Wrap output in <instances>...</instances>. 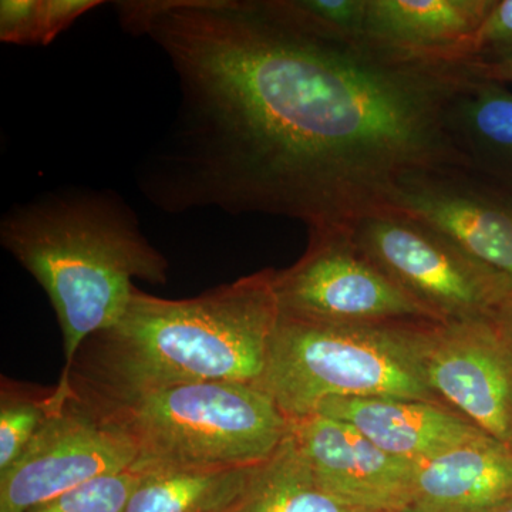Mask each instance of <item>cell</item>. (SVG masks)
Here are the masks:
<instances>
[{
	"label": "cell",
	"mask_w": 512,
	"mask_h": 512,
	"mask_svg": "<svg viewBox=\"0 0 512 512\" xmlns=\"http://www.w3.org/2000/svg\"><path fill=\"white\" fill-rule=\"evenodd\" d=\"M117 12L180 87L173 130L138 177L161 210L350 228L392 211L412 171L468 170L447 126L463 66L319 35L275 0H133Z\"/></svg>",
	"instance_id": "cell-1"
},
{
	"label": "cell",
	"mask_w": 512,
	"mask_h": 512,
	"mask_svg": "<svg viewBox=\"0 0 512 512\" xmlns=\"http://www.w3.org/2000/svg\"><path fill=\"white\" fill-rule=\"evenodd\" d=\"M274 276L262 269L187 299L136 286L120 319L77 353L73 393L107 403L180 384H258L281 318Z\"/></svg>",
	"instance_id": "cell-2"
},
{
	"label": "cell",
	"mask_w": 512,
	"mask_h": 512,
	"mask_svg": "<svg viewBox=\"0 0 512 512\" xmlns=\"http://www.w3.org/2000/svg\"><path fill=\"white\" fill-rule=\"evenodd\" d=\"M0 242L45 289L63 336L57 394H72L70 370L87 339L126 311L134 279L165 285L167 258L141 231L116 192L66 190L18 205L3 217Z\"/></svg>",
	"instance_id": "cell-3"
},
{
	"label": "cell",
	"mask_w": 512,
	"mask_h": 512,
	"mask_svg": "<svg viewBox=\"0 0 512 512\" xmlns=\"http://www.w3.org/2000/svg\"><path fill=\"white\" fill-rule=\"evenodd\" d=\"M420 323H328L281 315L256 386L289 421L311 416L333 397L444 404L424 379Z\"/></svg>",
	"instance_id": "cell-4"
},
{
	"label": "cell",
	"mask_w": 512,
	"mask_h": 512,
	"mask_svg": "<svg viewBox=\"0 0 512 512\" xmlns=\"http://www.w3.org/2000/svg\"><path fill=\"white\" fill-rule=\"evenodd\" d=\"M86 403L136 444L134 470L254 466L268 460L291 429L256 384H180L117 402Z\"/></svg>",
	"instance_id": "cell-5"
},
{
	"label": "cell",
	"mask_w": 512,
	"mask_h": 512,
	"mask_svg": "<svg viewBox=\"0 0 512 512\" xmlns=\"http://www.w3.org/2000/svg\"><path fill=\"white\" fill-rule=\"evenodd\" d=\"M349 229L357 248L441 322H500L512 308L511 279L403 212H377Z\"/></svg>",
	"instance_id": "cell-6"
},
{
	"label": "cell",
	"mask_w": 512,
	"mask_h": 512,
	"mask_svg": "<svg viewBox=\"0 0 512 512\" xmlns=\"http://www.w3.org/2000/svg\"><path fill=\"white\" fill-rule=\"evenodd\" d=\"M279 311L328 323L441 322L355 244L349 227L313 229L305 254L275 271Z\"/></svg>",
	"instance_id": "cell-7"
},
{
	"label": "cell",
	"mask_w": 512,
	"mask_h": 512,
	"mask_svg": "<svg viewBox=\"0 0 512 512\" xmlns=\"http://www.w3.org/2000/svg\"><path fill=\"white\" fill-rule=\"evenodd\" d=\"M136 444L73 393L0 473V512H29L97 478L136 466Z\"/></svg>",
	"instance_id": "cell-8"
},
{
	"label": "cell",
	"mask_w": 512,
	"mask_h": 512,
	"mask_svg": "<svg viewBox=\"0 0 512 512\" xmlns=\"http://www.w3.org/2000/svg\"><path fill=\"white\" fill-rule=\"evenodd\" d=\"M417 352L431 392L512 448V348L498 322H421Z\"/></svg>",
	"instance_id": "cell-9"
},
{
	"label": "cell",
	"mask_w": 512,
	"mask_h": 512,
	"mask_svg": "<svg viewBox=\"0 0 512 512\" xmlns=\"http://www.w3.org/2000/svg\"><path fill=\"white\" fill-rule=\"evenodd\" d=\"M392 208L512 281L510 191L466 168L412 171L397 183Z\"/></svg>",
	"instance_id": "cell-10"
},
{
	"label": "cell",
	"mask_w": 512,
	"mask_h": 512,
	"mask_svg": "<svg viewBox=\"0 0 512 512\" xmlns=\"http://www.w3.org/2000/svg\"><path fill=\"white\" fill-rule=\"evenodd\" d=\"M289 424L330 497L356 512H410L417 463L384 453L345 421L315 413Z\"/></svg>",
	"instance_id": "cell-11"
},
{
	"label": "cell",
	"mask_w": 512,
	"mask_h": 512,
	"mask_svg": "<svg viewBox=\"0 0 512 512\" xmlns=\"http://www.w3.org/2000/svg\"><path fill=\"white\" fill-rule=\"evenodd\" d=\"M315 413L345 421L384 453L413 463L487 434L446 404L423 400L333 397Z\"/></svg>",
	"instance_id": "cell-12"
},
{
	"label": "cell",
	"mask_w": 512,
	"mask_h": 512,
	"mask_svg": "<svg viewBox=\"0 0 512 512\" xmlns=\"http://www.w3.org/2000/svg\"><path fill=\"white\" fill-rule=\"evenodd\" d=\"M512 497V448L484 434L417 463L410 512H478Z\"/></svg>",
	"instance_id": "cell-13"
},
{
	"label": "cell",
	"mask_w": 512,
	"mask_h": 512,
	"mask_svg": "<svg viewBox=\"0 0 512 512\" xmlns=\"http://www.w3.org/2000/svg\"><path fill=\"white\" fill-rule=\"evenodd\" d=\"M495 0H367L365 37L403 55L444 63Z\"/></svg>",
	"instance_id": "cell-14"
},
{
	"label": "cell",
	"mask_w": 512,
	"mask_h": 512,
	"mask_svg": "<svg viewBox=\"0 0 512 512\" xmlns=\"http://www.w3.org/2000/svg\"><path fill=\"white\" fill-rule=\"evenodd\" d=\"M447 126L468 171L512 191L510 90L503 84L468 74L466 83L451 101Z\"/></svg>",
	"instance_id": "cell-15"
},
{
	"label": "cell",
	"mask_w": 512,
	"mask_h": 512,
	"mask_svg": "<svg viewBox=\"0 0 512 512\" xmlns=\"http://www.w3.org/2000/svg\"><path fill=\"white\" fill-rule=\"evenodd\" d=\"M259 464L140 470L143 477L124 512H234Z\"/></svg>",
	"instance_id": "cell-16"
},
{
	"label": "cell",
	"mask_w": 512,
	"mask_h": 512,
	"mask_svg": "<svg viewBox=\"0 0 512 512\" xmlns=\"http://www.w3.org/2000/svg\"><path fill=\"white\" fill-rule=\"evenodd\" d=\"M234 512H356L322 490L291 429L284 443L262 461Z\"/></svg>",
	"instance_id": "cell-17"
},
{
	"label": "cell",
	"mask_w": 512,
	"mask_h": 512,
	"mask_svg": "<svg viewBox=\"0 0 512 512\" xmlns=\"http://www.w3.org/2000/svg\"><path fill=\"white\" fill-rule=\"evenodd\" d=\"M52 389L13 382L2 377L0 386V473L22 456L40 427L60 404Z\"/></svg>",
	"instance_id": "cell-18"
},
{
	"label": "cell",
	"mask_w": 512,
	"mask_h": 512,
	"mask_svg": "<svg viewBox=\"0 0 512 512\" xmlns=\"http://www.w3.org/2000/svg\"><path fill=\"white\" fill-rule=\"evenodd\" d=\"M99 5L96 0H2L0 40L10 45H50L80 16Z\"/></svg>",
	"instance_id": "cell-19"
},
{
	"label": "cell",
	"mask_w": 512,
	"mask_h": 512,
	"mask_svg": "<svg viewBox=\"0 0 512 512\" xmlns=\"http://www.w3.org/2000/svg\"><path fill=\"white\" fill-rule=\"evenodd\" d=\"M278 8L302 28L339 39L365 37L367 0H275Z\"/></svg>",
	"instance_id": "cell-20"
},
{
	"label": "cell",
	"mask_w": 512,
	"mask_h": 512,
	"mask_svg": "<svg viewBox=\"0 0 512 512\" xmlns=\"http://www.w3.org/2000/svg\"><path fill=\"white\" fill-rule=\"evenodd\" d=\"M143 471L131 470L97 478L29 512H124Z\"/></svg>",
	"instance_id": "cell-21"
},
{
	"label": "cell",
	"mask_w": 512,
	"mask_h": 512,
	"mask_svg": "<svg viewBox=\"0 0 512 512\" xmlns=\"http://www.w3.org/2000/svg\"><path fill=\"white\" fill-rule=\"evenodd\" d=\"M512 57V0H495L480 28L451 50L444 63L481 64Z\"/></svg>",
	"instance_id": "cell-22"
},
{
	"label": "cell",
	"mask_w": 512,
	"mask_h": 512,
	"mask_svg": "<svg viewBox=\"0 0 512 512\" xmlns=\"http://www.w3.org/2000/svg\"><path fill=\"white\" fill-rule=\"evenodd\" d=\"M466 70L470 76L500 84L512 83V57L501 62L467 64Z\"/></svg>",
	"instance_id": "cell-23"
},
{
	"label": "cell",
	"mask_w": 512,
	"mask_h": 512,
	"mask_svg": "<svg viewBox=\"0 0 512 512\" xmlns=\"http://www.w3.org/2000/svg\"><path fill=\"white\" fill-rule=\"evenodd\" d=\"M498 325H500V328L501 330H503L505 338H507L508 343H510L512 348V308L510 309V311L505 313L503 318L500 319Z\"/></svg>",
	"instance_id": "cell-24"
},
{
	"label": "cell",
	"mask_w": 512,
	"mask_h": 512,
	"mask_svg": "<svg viewBox=\"0 0 512 512\" xmlns=\"http://www.w3.org/2000/svg\"><path fill=\"white\" fill-rule=\"evenodd\" d=\"M478 512H512V497Z\"/></svg>",
	"instance_id": "cell-25"
},
{
	"label": "cell",
	"mask_w": 512,
	"mask_h": 512,
	"mask_svg": "<svg viewBox=\"0 0 512 512\" xmlns=\"http://www.w3.org/2000/svg\"><path fill=\"white\" fill-rule=\"evenodd\" d=\"M510 192H511V200H512V191H510Z\"/></svg>",
	"instance_id": "cell-26"
}]
</instances>
